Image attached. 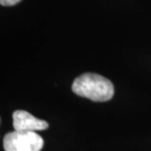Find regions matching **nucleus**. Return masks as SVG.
<instances>
[{"label":"nucleus","mask_w":151,"mask_h":151,"mask_svg":"<svg viewBox=\"0 0 151 151\" xmlns=\"http://www.w3.org/2000/svg\"><path fill=\"white\" fill-rule=\"evenodd\" d=\"M72 90L78 96L92 101L105 102L114 96V86L108 78L98 74L86 73L75 78Z\"/></svg>","instance_id":"obj_1"},{"label":"nucleus","mask_w":151,"mask_h":151,"mask_svg":"<svg viewBox=\"0 0 151 151\" xmlns=\"http://www.w3.org/2000/svg\"><path fill=\"white\" fill-rule=\"evenodd\" d=\"M44 141L35 132H8L3 138L5 151H40Z\"/></svg>","instance_id":"obj_2"},{"label":"nucleus","mask_w":151,"mask_h":151,"mask_svg":"<svg viewBox=\"0 0 151 151\" xmlns=\"http://www.w3.org/2000/svg\"><path fill=\"white\" fill-rule=\"evenodd\" d=\"M13 127L18 132H37L46 129L48 123L37 119L27 111L17 110L13 113Z\"/></svg>","instance_id":"obj_3"},{"label":"nucleus","mask_w":151,"mask_h":151,"mask_svg":"<svg viewBox=\"0 0 151 151\" xmlns=\"http://www.w3.org/2000/svg\"><path fill=\"white\" fill-rule=\"evenodd\" d=\"M22 0H0L2 6H13L18 4L19 2H21Z\"/></svg>","instance_id":"obj_4"}]
</instances>
